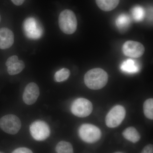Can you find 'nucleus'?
<instances>
[{"label": "nucleus", "mask_w": 153, "mask_h": 153, "mask_svg": "<svg viewBox=\"0 0 153 153\" xmlns=\"http://www.w3.org/2000/svg\"><path fill=\"white\" fill-rule=\"evenodd\" d=\"M84 80L85 85L88 88L92 90H99L106 85L108 75L102 68H93L86 72Z\"/></svg>", "instance_id": "1"}, {"label": "nucleus", "mask_w": 153, "mask_h": 153, "mask_svg": "<svg viewBox=\"0 0 153 153\" xmlns=\"http://www.w3.org/2000/svg\"><path fill=\"white\" fill-rule=\"evenodd\" d=\"M59 27L61 31L65 34H73L77 28V22L76 16L73 11L65 10L59 15Z\"/></svg>", "instance_id": "2"}, {"label": "nucleus", "mask_w": 153, "mask_h": 153, "mask_svg": "<svg viewBox=\"0 0 153 153\" xmlns=\"http://www.w3.org/2000/svg\"><path fill=\"white\" fill-rule=\"evenodd\" d=\"M23 29L25 36L32 40L40 39L44 33V29L38 20L33 17H30L25 20Z\"/></svg>", "instance_id": "3"}, {"label": "nucleus", "mask_w": 153, "mask_h": 153, "mask_svg": "<svg viewBox=\"0 0 153 153\" xmlns=\"http://www.w3.org/2000/svg\"><path fill=\"white\" fill-rule=\"evenodd\" d=\"M79 134L80 138L88 143L97 142L101 137L100 130L91 124H84L81 126L79 127Z\"/></svg>", "instance_id": "4"}, {"label": "nucleus", "mask_w": 153, "mask_h": 153, "mask_svg": "<svg viewBox=\"0 0 153 153\" xmlns=\"http://www.w3.org/2000/svg\"><path fill=\"white\" fill-rule=\"evenodd\" d=\"M126 114V110L123 106L116 105L107 114L105 119L106 125L110 128L118 126L123 121Z\"/></svg>", "instance_id": "5"}, {"label": "nucleus", "mask_w": 153, "mask_h": 153, "mask_svg": "<svg viewBox=\"0 0 153 153\" xmlns=\"http://www.w3.org/2000/svg\"><path fill=\"white\" fill-rule=\"evenodd\" d=\"M93 111L92 103L88 100L79 98L75 100L71 106V111L74 115L79 117L88 116Z\"/></svg>", "instance_id": "6"}, {"label": "nucleus", "mask_w": 153, "mask_h": 153, "mask_svg": "<svg viewBox=\"0 0 153 153\" xmlns=\"http://www.w3.org/2000/svg\"><path fill=\"white\" fill-rule=\"evenodd\" d=\"M21 127V120L15 115H7L0 119V127L7 133L15 134L19 131Z\"/></svg>", "instance_id": "7"}, {"label": "nucleus", "mask_w": 153, "mask_h": 153, "mask_svg": "<svg viewBox=\"0 0 153 153\" xmlns=\"http://www.w3.org/2000/svg\"><path fill=\"white\" fill-rule=\"evenodd\" d=\"M30 132L34 139L41 141L49 137L50 129L47 123L44 121L37 120L30 125Z\"/></svg>", "instance_id": "8"}, {"label": "nucleus", "mask_w": 153, "mask_h": 153, "mask_svg": "<svg viewBox=\"0 0 153 153\" xmlns=\"http://www.w3.org/2000/svg\"><path fill=\"white\" fill-rule=\"evenodd\" d=\"M123 51L126 56L133 58H138L143 55L145 47L139 42L128 41L124 44Z\"/></svg>", "instance_id": "9"}, {"label": "nucleus", "mask_w": 153, "mask_h": 153, "mask_svg": "<svg viewBox=\"0 0 153 153\" xmlns=\"http://www.w3.org/2000/svg\"><path fill=\"white\" fill-rule=\"evenodd\" d=\"M40 94L39 87L35 82H30L25 88L23 95V101L28 105H31L37 101Z\"/></svg>", "instance_id": "10"}, {"label": "nucleus", "mask_w": 153, "mask_h": 153, "mask_svg": "<svg viewBox=\"0 0 153 153\" xmlns=\"http://www.w3.org/2000/svg\"><path fill=\"white\" fill-rule=\"evenodd\" d=\"M14 42V34L11 30L7 28L0 29V49H8L12 47Z\"/></svg>", "instance_id": "11"}, {"label": "nucleus", "mask_w": 153, "mask_h": 153, "mask_svg": "<svg viewBox=\"0 0 153 153\" xmlns=\"http://www.w3.org/2000/svg\"><path fill=\"white\" fill-rule=\"evenodd\" d=\"M124 137L133 143H136L141 138L140 135L136 129L133 127H129L123 132Z\"/></svg>", "instance_id": "12"}, {"label": "nucleus", "mask_w": 153, "mask_h": 153, "mask_svg": "<svg viewBox=\"0 0 153 153\" xmlns=\"http://www.w3.org/2000/svg\"><path fill=\"white\" fill-rule=\"evenodd\" d=\"M120 0H96L97 4L102 10L108 12L112 10L118 5Z\"/></svg>", "instance_id": "13"}, {"label": "nucleus", "mask_w": 153, "mask_h": 153, "mask_svg": "<svg viewBox=\"0 0 153 153\" xmlns=\"http://www.w3.org/2000/svg\"><path fill=\"white\" fill-rule=\"evenodd\" d=\"M122 71L128 73L137 72L140 69L139 66L135 60L128 59L124 61L120 67Z\"/></svg>", "instance_id": "14"}, {"label": "nucleus", "mask_w": 153, "mask_h": 153, "mask_svg": "<svg viewBox=\"0 0 153 153\" xmlns=\"http://www.w3.org/2000/svg\"><path fill=\"white\" fill-rule=\"evenodd\" d=\"M131 19L130 17L126 13L120 15L116 20V25L119 30L123 31L126 30L130 25Z\"/></svg>", "instance_id": "15"}, {"label": "nucleus", "mask_w": 153, "mask_h": 153, "mask_svg": "<svg viewBox=\"0 0 153 153\" xmlns=\"http://www.w3.org/2000/svg\"><path fill=\"white\" fill-rule=\"evenodd\" d=\"M131 13L133 18L135 22H140L144 19L146 11L142 6H135L131 9Z\"/></svg>", "instance_id": "16"}, {"label": "nucleus", "mask_w": 153, "mask_h": 153, "mask_svg": "<svg viewBox=\"0 0 153 153\" xmlns=\"http://www.w3.org/2000/svg\"><path fill=\"white\" fill-rule=\"evenodd\" d=\"M55 150L57 153H74L73 147L71 144L64 141L58 143Z\"/></svg>", "instance_id": "17"}, {"label": "nucleus", "mask_w": 153, "mask_h": 153, "mask_svg": "<svg viewBox=\"0 0 153 153\" xmlns=\"http://www.w3.org/2000/svg\"><path fill=\"white\" fill-rule=\"evenodd\" d=\"M25 63L22 60H19L16 63L7 67V71L11 75L19 74L25 68Z\"/></svg>", "instance_id": "18"}, {"label": "nucleus", "mask_w": 153, "mask_h": 153, "mask_svg": "<svg viewBox=\"0 0 153 153\" xmlns=\"http://www.w3.org/2000/svg\"><path fill=\"white\" fill-rule=\"evenodd\" d=\"M143 111L145 116L150 120L153 119V99H148L144 102Z\"/></svg>", "instance_id": "19"}, {"label": "nucleus", "mask_w": 153, "mask_h": 153, "mask_svg": "<svg viewBox=\"0 0 153 153\" xmlns=\"http://www.w3.org/2000/svg\"><path fill=\"white\" fill-rule=\"evenodd\" d=\"M70 71L66 68H63L57 71L54 75V80L57 82H61L68 79L70 76Z\"/></svg>", "instance_id": "20"}, {"label": "nucleus", "mask_w": 153, "mask_h": 153, "mask_svg": "<svg viewBox=\"0 0 153 153\" xmlns=\"http://www.w3.org/2000/svg\"><path fill=\"white\" fill-rule=\"evenodd\" d=\"M18 61H19V58H18V56H16V55L11 56L9 57L7 60L6 63V66L7 67H8L14 63H16Z\"/></svg>", "instance_id": "21"}, {"label": "nucleus", "mask_w": 153, "mask_h": 153, "mask_svg": "<svg viewBox=\"0 0 153 153\" xmlns=\"http://www.w3.org/2000/svg\"><path fill=\"white\" fill-rule=\"evenodd\" d=\"M12 153H33L32 151L28 148H19L15 150Z\"/></svg>", "instance_id": "22"}, {"label": "nucleus", "mask_w": 153, "mask_h": 153, "mask_svg": "<svg viewBox=\"0 0 153 153\" xmlns=\"http://www.w3.org/2000/svg\"><path fill=\"white\" fill-rule=\"evenodd\" d=\"M141 153H153V145L149 144L146 146Z\"/></svg>", "instance_id": "23"}, {"label": "nucleus", "mask_w": 153, "mask_h": 153, "mask_svg": "<svg viewBox=\"0 0 153 153\" xmlns=\"http://www.w3.org/2000/svg\"><path fill=\"white\" fill-rule=\"evenodd\" d=\"M11 1L16 5L20 6L24 3L25 0H11Z\"/></svg>", "instance_id": "24"}, {"label": "nucleus", "mask_w": 153, "mask_h": 153, "mask_svg": "<svg viewBox=\"0 0 153 153\" xmlns=\"http://www.w3.org/2000/svg\"><path fill=\"white\" fill-rule=\"evenodd\" d=\"M1 16H0V22H1Z\"/></svg>", "instance_id": "25"}, {"label": "nucleus", "mask_w": 153, "mask_h": 153, "mask_svg": "<svg viewBox=\"0 0 153 153\" xmlns=\"http://www.w3.org/2000/svg\"><path fill=\"white\" fill-rule=\"evenodd\" d=\"M0 153H1V152H0Z\"/></svg>", "instance_id": "26"}]
</instances>
